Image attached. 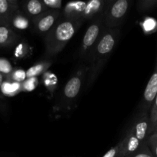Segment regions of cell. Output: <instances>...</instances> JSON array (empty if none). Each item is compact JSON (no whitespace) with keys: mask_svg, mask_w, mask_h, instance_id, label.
Masks as SVG:
<instances>
[{"mask_svg":"<svg viewBox=\"0 0 157 157\" xmlns=\"http://www.w3.org/2000/svg\"><path fill=\"white\" fill-rule=\"evenodd\" d=\"M120 36L119 28H105L99 40L93 49L89 58V72L87 75V87H90L98 78L108 59L112 55Z\"/></svg>","mask_w":157,"mask_h":157,"instance_id":"cell-1","label":"cell"},{"mask_svg":"<svg viewBox=\"0 0 157 157\" xmlns=\"http://www.w3.org/2000/svg\"><path fill=\"white\" fill-rule=\"evenodd\" d=\"M57 83V78L52 73H46L44 76V84L48 89L51 87H55Z\"/></svg>","mask_w":157,"mask_h":157,"instance_id":"cell-28","label":"cell"},{"mask_svg":"<svg viewBox=\"0 0 157 157\" xmlns=\"http://www.w3.org/2000/svg\"><path fill=\"white\" fill-rule=\"evenodd\" d=\"M128 157H154L152 155V152H151L150 149H149V146L147 144V141H145L143 144H141V146L139 147V148L136 150L134 153H132L131 156Z\"/></svg>","mask_w":157,"mask_h":157,"instance_id":"cell-19","label":"cell"},{"mask_svg":"<svg viewBox=\"0 0 157 157\" xmlns=\"http://www.w3.org/2000/svg\"><path fill=\"white\" fill-rule=\"evenodd\" d=\"M42 2L48 9L60 10L62 7V0H43Z\"/></svg>","mask_w":157,"mask_h":157,"instance_id":"cell-26","label":"cell"},{"mask_svg":"<svg viewBox=\"0 0 157 157\" xmlns=\"http://www.w3.org/2000/svg\"><path fill=\"white\" fill-rule=\"evenodd\" d=\"M104 14L92 20L83 36L79 51V58L89 62L93 49L105 29Z\"/></svg>","mask_w":157,"mask_h":157,"instance_id":"cell-3","label":"cell"},{"mask_svg":"<svg viewBox=\"0 0 157 157\" xmlns=\"http://www.w3.org/2000/svg\"><path fill=\"white\" fill-rule=\"evenodd\" d=\"M109 2V1H103V0H90L86 2V8L83 12L82 20L83 21L86 20L92 21L100 15H103Z\"/></svg>","mask_w":157,"mask_h":157,"instance_id":"cell-9","label":"cell"},{"mask_svg":"<svg viewBox=\"0 0 157 157\" xmlns=\"http://www.w3.org/2000/svg\"><path fill=\"white\" fill-rule=\"evenodd\" d=\"M147 144L154 157H157V133H153L146 140Z\"/></svg>","mask_w":157,"mask_h":157,"instance_id":"cell-23","label":"cell"},{"mask_svg":"<svg viewBox=\"0 0 157 157\" xmlns=\"http://www.w3.org/2000/svg\"><path fill=\"white\" fill-rule=\"evenodd\" d=\"M61 15L60 10L48 9L32 21L33 31L40 35H46L52 29Z\"/></svg>","mask_w":157,"mask_h":157,"instance_id":"cell-6","label":"cell"},{"mask_svg":"<svg viewBox=\"0 0 157 157\" xmlns=\"http://www.w3.org/2000/svg\"><path fill=\"white\" fill-rule=\"evenodd\" d=\"M122 149L121 156L122 157H128L135 153L139 147L141 146V143L138 140L136 136L134 135L132 130L129 128L127 131V133L121 140Z\"/></svg>","mask_w":157,"mask_h":157,"instance_id":"cell-11","label":"cell"},{"mask_svg":"<svg viewBox=\"0 0 157 157\" xmlns=\"http://www.w3.org/2000/svg\"><path fill=\"white\" fill-rule=\"evenodd\" d=\"M52 63V61H43L32 66L26 71V78H37V76L46 71Z\"/></svg>","mask_w":157,"mask_h":157,"instance_id":"cell-16","label":"cell"},{"mask_svg":"<svg viewBox=\"0 0 157 157\" xmlns=\"http://www.w3.org/2000/svg\"><path fill=\"white\" fill-rule=\"evenodd\" d=\"M89 67H83L78 69L73 75H72L66 85L64 86L62 94V106L67 108L68 106L72 104L78 96L83 86V81L88 75ZM59 104V106H60Z\"/></svg>","mask_w":157,"mask_h":157,"instance_id":"cell-4","label":"cell"},{"mask_svg":"<svg viewBox=\"0 0 157 157\" xmlns=\"http://www.w3.org/2000/svg\"><path fill=\"white\" fill-rule=\"evenodd\" d=\"M2 92L6 96H14L22 91V83L14 81H4L1 87Z\"/></svg>","mask_w":157,"mask_h":157,"instance_id":"cell-17","label":"cell"},{"mask_svg":"<svg viewBox=\"0 0 157 157\" xmlns=\"http://www.w3.org/2000/svg\"><path fill=\"white\" fill-rule=\"evenodd\" d=\"M12 71L13 68L10 62L5 58H0V74L9 75Z\"/></svg>","mask_w":157,"mask_h":157,"instance_id":"cell-24","label":"cell"},{"mask_svg":"<svg viewBox=\"0 0 157 157\" xmlns=\"http://www.w3.org/2000/svg\"><path fill=\"white\" fill-rule=\"evenodd\" d=\"M154 133H157V127H155V131H154Z\"/></svg>","mask_w":157,"mask_h":157,"instance_id":"cell-31","label":"cell"},{"mask_svg":"<svg viewBox=\"0 0 157 157\" xmlns=\"http://www.w3.org/2000/svg\"><path fill=\"white\" fill-rule=\"evenodd\" d=\"M11 81L17 83H22L26 79V71L22 69H15L9 75Z\"/></svg>","mask_w":157,"mask_h":157,"instance_id":"cell-22","label":"cell"},{"mask_svg":"<svg viewBox=\"0 0 157 157\" xmlns=\"http://www.w3.org/2000/svg\"><path fill=\"white\" fill-rule=\"evenodd\" d=\"M82 20L59 18L52 29L45 35V55L50 58L62 51L83 25Z\"/></svg>","mask_w":157,"mask_h":157,"instance_id":"cell-2","label":"cell"},{"mask_svg":"<svg viewBox=\"0 0 157 157\" xmlns=\"http://www.w3.org/2000/svg\"><path fill=\"white\" fill-rule=\"evenodd\" d=\"M141 25L144 32L148 33V32H153V30H155V27H156V21L153 18H147L143 21Z\"/></svg>","mask_w":157,"mask_h":157,"instance_id":"cell-25","label":"cell"},{"mask_svg":"<svg viewBox=\"0 0 157 157\" xmlns=\"http://www.w3.org/2000/svg\"><path fill=\"white\" fill-rule=\"evenodd\" d=\"M157 94V56L155 68L152 76L149 78L143 93L141 103V111L149 113L152 107V103Z\"/></svg>","mask_w":157,"mask_h":157,"instance_id":"cell-7","label":"cell"},{"mask_svg":"<svg viewBox=\"0 0 157 157\" xmlns=\"http://www.w3.org/2000/svg\"><path fill=\"white\" fill-rule=\"evenodd\" d=\"M3 82H4V76L2 74H0V88H1Z\"/></svg>","mask_w":157,"mask_h":157,"instance_id":"cell-30","label":"cell"},{"mask_svg":"<svg viewBox=\"0 0 157 157\" xmlns=\"http://www.w3.org/2000/svg\"><path fill=\"white\" fill-rule=\"evenodd\" d=\"M122 143L121 141L117 144L116 146L111 148L103 157H122L121 156Z\"/></svg>","mask_w":157,"mask_h":157,"instance_id":"cell-27","label":"cell"},{"mask_svg":"<svg viewBox=\"0 0 157 157\" xmlns=\"http://www.w3.org/2000/svg\"><path fill=\"white\" fill-rule=\"evenodd\" d=\"M38 78H26L22 83V91L30 92L32 91L36 88L38 85Z\"/></svg>","mask_w":157,"mask_h":157,"instance_id":"cell-21","label":"cell"},{"mask_svg":"<svg viewBox=\"0 0 157 157\" xmlns=\"http://www.w3.org/2000/svg\"><path fill=\"white\" fill-rule=\"evenodd\" d=\"M129 0L109 1L104 12V25L107 29H116L121 25L129 9Z\"/></svg>","mask_w":157,"mask_h":157,"instance_id":"cell-5","label":"cell"},{"mask_svg":"<svg viewBox=\"0 0 157 157\" xmlns=\"http://www.w3.org/2000/svg\"><path fill=\"white\" fill-rule=\"evenodd\" d=\"M19 9L30 18L31 21L48 10L41 0H27L22 2Z\"/></svg>","mask_w":157,"mask_h":157,"instance_id":"cell-10","label":"cell"},{"mask_svg":"<svg viewBox=\"0 0 157 157\" xmlns=\"http://www.w3.org/2000/svg\"><path fill=\"white\" fill-rule=\"evenodd\" d=\"M28 46L26 44H20L15 50V56L18 58H22L28 53Z\"/></svg>","mask_w":157,"mask_h":157,"instance_id":"cell-29","label":"cell"},{"mask_svg":"<svg viewBox=\"0 0 157 157\" xmlns=\"http://www.w3.org/2000/svg\"><path fill=\"white\" fill-rule=\"evenodd\" d=\"M9 24L12 28H14L17 30L22 31L29 29V26L32 25V21L30 18L19 9L11 17Z\"/></svg>","mask_w":157,"mask_h":157,"instance_id":"cell-14","label":"cell"},{"mask_svg":"<svg viewBox=\"0 0 157 157\" xmlns=\"http://www.w3.org/2000/svg\"><path fill=\"white\" fill-rule=\"evenodd\" d=\"M134 135L141 144L149 137V114L146 112H140L139 115L130 127Z\"/></svg>","mask_w":157,"mask_h":157,"instance_id":"cell-8","label":"cell"},{"mask_svg":"<svg viewBox=\"0 0 157 157\" xmlns=\"http://www.w3.org/2000/svg\"><path fill=\"white\" fill-rule=\"evenodd\" d=\"M17 37L9 21L0 19V47L12 45L17 40Z\"/></svg>","mask_w":157,"mask_h":157,"instance_id":"cell-12","label":"cell"},{"mask_svg":"<svg viewBox=\"0 0 157 157\" xmlns=\"http://www.w3.org/2000/svg\"><path fill=\"white\" fill-rule=\"evenodd\" d=\"M19 9L16 0H0V19L10 20L11 17Z\"/></svg>","mask_w":157,"mask_h":157,"instance_id":"cell-15","label":"cell"},{"mask_svg":"<svg viewBox=\"0 0 157 157\" xmlns=\"http://www.w3.org/2000/svg\"><path fill=\"white\" fill-rule=\"evenodd\" d=\"M86 5V2L83 1L69 2L64 6L63 16L70 19L82 20Z\"/></svg>","mask_w":157,"mask_h":157,"instance_id":"cell-13","label":"cell"},{"mask_svg":"<svg viewBox=\"0 0 157 157\" xmlns=\"http://www.w3.org/2000/svg\"><path fill=\"white\" fill-rule=\"evenodd\" d=\"M157 6V0H139L137 3V9L139 12H146Z\"/></svg>","mask_w":157,"mask_h":157,"instance_id":"cell-20","label":"cell"},{"mask_svg":"<svg viewBox=\"0 0 157 157\" xmlns=\"http://www.w3.org/2000/svg\"><path fill=\"white\" fill-rule=\"evenodd\" d=\"M157 121V94L154 99L152 103V107L149 112V136L152 133H154L155 130V124Z\"/></svg>","mask_w":157,"mask_h":157,"instance_id":"cell-18","label":"cell"},{"mask_svg":"<svg viewBox=\"0 0 157 157\" xmlns=\"http://www.w3.org/2000/svg\"><path fill=\"white\" fill-rule=\"evenodd\" d=\"M157 127V121H156V124H155V127ZM154 131H155V130H154Z\"/></svg>","mask_w":157,"mask_h":157,"instance_id":"cell-32","label":"cell"}]
</instances>
